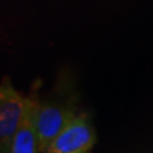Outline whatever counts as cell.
Here are the masks:
<instances>
[{
  "mask_svg": "<svg viewBox=\"0 0 153 153\" xmlns=\"http://www.w3.org/2000/svg\"><path fill=\"white\" fill-rule=\"evenodd\" d=\"M79 115L71 105L42 101L37 97L35 106V128L38 152L44 153L55 138Z\"/></svg>",
  "mask_w": 153,
  "mask_h": 153,
  "instance_id": "6da1fadb",
  "label": "cell"
},
{
  "mask_svg": "<svg viewBox=\"0 0 153 153\" xmlns=\"http://www.w3.org/2000/svg\"><path fill=\"white\" fill-rule=\"evenodd\" d=\"M27 96L14 88L12 79L4 76L0 82V153H8L22 123Z\"/></svg>",
  "mask_w": 153,
  "mask_h": 153,
  "instance_id": "7a4b0ae2",
  "label": "cell"
},
{
  "mask_svg": "<svg viewBox=\"0 0 153 153\" xmlns=\"http://www.w3.org/2000/svg\"><path fill=\"white\" fill-rule=\"evenodd\" d=\"M96 144V131L88 116L79 112L44 153H85Z\"/></svg>",
  "mask_w": 153,
  "mask_h": 153,
  "instance_id": "3957f363",
  "label": "cell"
},
{
  "mask_svg": "<svg viewBox=\"0 0 153 153\" xmlns=\"http://www.w3.org/2000/svg\"><path fill=\"white\" fill-rule=\"evenodd\" d=\"M37 97L38 94L36 92L27 96L25 115L8 153H40L35 128V106Z\"/></svg>",
  "mask_w": 153,
  "mask_h": 153,
  "instance_id": "277c9868",
  "label": "cell"
},
{
  "mask_svg": "<svg viewBox=\"0 0 153 153\" xmlns=\"http://www.w3.org/2000/svg\"><path fill=\"white\" fill-rule=\"evenodd\" d=\"M85 153H92V152H85Z\"/></svg>",
  "mask_w": 153,
  "mask_h": 153,
  "instance_id": "5b68a950",
  "label": "cell"
}]
</instances>
